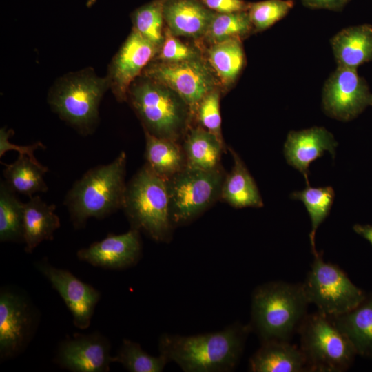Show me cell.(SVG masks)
<instances>
[{
	"label": "cell",
	"mask_w": 372,
	"mask_h": 372,
	"mask_svg": "<svg viewBox=\"0 0 372 372\" xmlns=\"http://www.w3.org/2000/svg\"><path fill=\"white\" fill-rule=\"evenodd\" d=\"M313 256L302 284L309 303L315 304L319 313L329 318L355 307L366 293L354 285L338 265L325 262L322 252Z\"/></svg>",
	"instance_id": "obj_9"
},
{
	"label": "cell",
	"mask_w": 372,
	"mask_h": 372,
	"mask_svg": "<svg viewBox=\"0 0 372 372\" xmlns=\"http://www.w3.org/2000/svg\"><path fill=\"white\" fill-rule=\"evenodd\" d=\"M131 228L156 242H168L172 234L167 180L146 164L126 185L123 207Z\"/></svg>",
	"instance_id": "obj_5"
},
{
	"label": "cell",
	"mask_w": 372,
	"mask_h": 372,
	"mask_svg": "<svg viewBox=\"0 0 372 372\" xmlns=\"http://www.w3.org/2000/svg\"><path fill=\"white\" fill-rule=\"evenodd\" d=\"M353 231L372 245V225L355 224Z\"/></svg>",
	"instance_id": "obj_39"
},
{
	"label": "cell",
	"mask_w": 372,
	"mask_h": 372,
	"mask_svg": "<svg viewBox=\"0 0 372 372\" xmlns=\"http://www.w3.org/2000/svg\"><path fill=\"white\" fill-rule=\"evenodd\" d=\"M371 105L372 106V100H371Z\"/></svg>",
	"instance_id": "obj_41"
},
{
	"label": "cell",
	"mask_w": 372,
	"mask_h": 372,
	"mask_svg": "<svg viewBox=\"0 0 372 372\" xmlns=\"http://www.w3.org/2000/svg\"><path fill=\"white\" fill-rule=\"evenodd\" d=\"M113 362L121 364L130 372H161L168 360L162 354L152 356L145 352L141 345L130 340L124 339Z\"/></svg>",
	"instance_id": "obj_31"
},
{
	"label": "cell",
	"mask_w": 372,
	"mask_h": 372,
	"mask_svg": "<svg viewBox=\"0 0 372 372\" xmlns=\"http://www.w3.org/2000/svg\"><path fill=\"white\" fill-rule=\"evenodd\" d=\"M322 106L329 117L349 121L371 105L372 94L357 69L338 66L324 83Z\"/></svg>",
	"instance_id": "obj_12"
},
{
	"label": "cell",
	"mask_w": 372,
	"mask_h": 372,
	"mask_svg": "<svg viewBox=\"0 0 372 372\" xmlns=\"http://www.w3.org/2000/svg\"><path fill=\"white\" fill-rule=\"evenodd\" d=\"M6 183L0 184V241L23 242V205Z\"/></svg>",
	"instance_id": "obj_29"
},
{
	"label": "cell",
	"mask_w": 372,
	"mask_h": 372,
	"mask_svg": "<svg viewBox=\"0 0 372 372\" xmlns=\"http://www.w3.org/2000/svg\"><path fill=\"white\" fill-rule=\"evenodd\" d=\"M207 61L220 83L229 87L237 80L245 64L242 40L231 38L211 44L207 50Z\"/></svg>",
	"instance_id": "obj_26"
},
{
	"label": "cell",
	"mask_w": 372,
	"mask_h": 372,
	"mask_svg": "<svg viewBox=\"0 0 372 372\" xmlns=\"http://www.w3.org/2000/svg\"><path fill=\"white\" fill-rule=\"evenodd\" d=\"M225 177L221 166L211 170L185 167L167 180L174 227L190 223L220 198Z\"/></svg>",
	"instance_id": "obj_8"
},
{
	"label": "cell",
	"mask_w": 372,
	"mask_h": 372,
	"mask_svg": "<svg viewBox=\"0 0 372 372\" xmlns=\"http://www.w3.org/2000/svg\"><path fill=\"white\" fill-rule=\"evenodd\" d=\"M3 176L7 185L14 192L32 196L37 192L48 189L44 180L47 167L26 155H19L12 164L5 165Z\"/></svg>",
	"instance_id": "obj_27"
},
{
	"label": "cell",
	"mask_w": 372,
	"mask_h": 372,
	"mask_svg": "<svg viewBox=\"0 0 372 372\" xmlns=\"http://www.w3.org/2000/svg\"><path fill=\"white\" fill-rule=\"evenodd\" d=\"M338 66L358 69L372 61V25L361 24L345 28L330 40Z\"/></svg>",
	"instance_id": "obj_20"
},
{
	"label": "cell",
	"mask_w": 372,
	"mask_h": 372,
	"mask_svg": "<svg viewBox=\"0 0 372 372\" xmlns=\"http://www.w3.org/2000/svg\"><path fill=\"white\" fill-rule=\"evenodd\" d=\"M54 205H48L39 196H31L23 205L24 250L30 254L43 241L52 240L60 227Z\"/></svg>",
	"instance_id": "obj_22"
},
{
	"label": "cell",
	"mask_w": 372,
	"mask_h": 372,
	"mask_svg": "<svg viewBox=\"0 0 372 372\" xmlns=\"http://www.w3.org/2000/svg\"><path fill=\"white\" fill-rule=\"evenodd\" d=\"M338 145L333 134L323 127L290 131L284 145V154L287 163L298 170L309 185L311 163L329 152L333 159Z\"/></svg>",
	"instance_id": "obj_17"
},
{
	"label": "cell",
	"mask_w": 372,
	"mask_h": 372,
	"mask_svg": "<svg viewBox=\"0 0 372 372\" xmlns=\"http://www.w3.org/2000/svg\"><path fill=\"white\" fill-rule=\"evenodd\" d=\"M164 1L154 0L139 7L131 15L133 29L160 48L164 40Z\"/></svg>",
	"instance_id": "obj_32"
},
{
	"label": "cell",
	"mask_w": 372,
	"mask_h": 372,
	"mask_svg": "<svg viewBox=\"0 0 372 372\" xmlns=\"http://www.w3.org/2000/svg\"><path fill=\"white\" fill-rule=\"evenodd\" d=\"M12 130H6L5 127L0 130V157L1 158L4 154L8 150H16L19 152V155H26L32 160L37 161L34 156V151L37 149H45L43 144L37 141L32 145L22 146L12 144L9 141L10 137L13 134Z\"/></svg>",
	"instance_id": "obj_36"
},
{
	"label": "cell",
	"mask_w": 372,
	"mask_h": 372,
	"mask_svg": "<svg viewBox=\"0 0 372 372\" xmlns=\"http://www.w3.org/2000/svg\"><path fill=\"white\" fill-rule=\"evenodd\" d=\"M298 332L309 371L342 372L357 355L349 338L324 315L307 314Z\"/></svg>",
	"instance_id": "obj_7"
},
{
	"label": "cell",
	"mask_w": 372,
	"mask_h": 372,
	"mask_svg": "<svg viewBox=\"0 0 372 372\" xmlns=\"http://www.w3.org/2000/svg\"><path fill=\"white\" fill-rule=\"evenodd\" d=\"M290 196L292 199L302 201L309 215L311 222L309 239L312 253L316 255L318 253L315 244L316 231L329 214L335 198V192L330 186L311 187L309 185L301 191L292 192Z\"/></svg>",
	"instance_id": "obj_28"
},
{
	"label": "cell",
	"mask_w": 372,
	"mask_h": 372,
	"mask_svg": "<svg viewBox=\"0 0 372 372\" xmlns=\"http://www.w3.org/2000/svg\"><path fill=\"white\" fill-rule=\"evenodd\" d=\"M293 0H265L249 3L248 14L254 31L268 29L284 18L292 9Z\"/></svg>",
	"instance_id": "obj_33"
},
{
	"label": "cell",
	"mask_w": 372,
	"mask_h": 372,
	"mask_svg": "<svg viewBox=\"0 0 372 372\" xmlns=\"http://www.w3.org/2000/svg\"><path fill=\"white\" fill-rule=\"evenodd\" d=\"M351 0H301L302 3L311 9H327L340 11Z\"/></svg>",
	"instance_id": "obj_38"
},
{
	"label": "cell",
	"mask_w": 372,
	"mask_h": 372,
	"mask_svg": "<svg viewBox=\"0 0 372 372\" xmlns=\"http://www.w3.org/2000/svg\"><path fill=\"white\" fill-rule=\"evenodd\" d=\"M143 75L157 81L177 93L189 106L194 115L201 99L220 87L213 70L202 57L177 62H150Z\"/></svg>",
	"instance_id": "obj_10"
},
{
	"label": "cell",
	"mask_w": 372,
	"mask_h": 372,
	"mask_svg": "<svg viewBox=\"0 0 372 372\" xmlns=\"http://www.w3.org/2000/svg\"><path fill=\"white\" fill-rule=\"evenodd\" d=\"M36 307L25 293L10 287L0 291V360L14 358L24 351L39 322Z\"/></svg>",
	"instance_id": "obj_11"
},
{
	"label": "cell",
	"mask_w": 372,
	"mask_h": 372,
	"mask_svg": "<svg viewBox=\"0 0 372 372\" xmlns=\"http://www.w3.org/2000/svg\"><path fill=\"white\" fill-rule=\"evenodd\" d=\"M208 8L217 13L247 11L249 3L244 0H200Z\"/></svg>",
	"instance_id": "obj_37"
},
{
	"label": "cell",
	"mask_w": 372,
	"mask_h": 372,
	"mask_svg": "<svg viewBox=\"0 0 372 372\" xmlns=\"http://www.w3.org/2000/svg\"><path fill=\"white\" fill-rule=\"evenodd\" d=\"M249 369L253 372L309 371L300 348L283 340H267L250 358Z\"/></svg>",
	"instance_id": "obj_19"
},
{
	"label": "cell",
	"mask_w": 372,
	"mask_h": 372,
	"mask_svg": "<svg viewBox=\"0 0 372 372\" xmlns=\"http://www.w3.org/2000/svg\"><path fill=\"white\" fill-rule=\"evenodd\" d=\"M202 57L200 52L179 40L167 28L164 31V40L156 56L157 61L177 62Z\"/></svg>",
	"instance_id": "obj_35"
},
{
	"label": "cell",
	"mask_w": 372,
	"mask_h": 372,
	"mask_svg": "<svg viewBox=\"0 0 372 372\" xmlns=\"http://www.w3.org/2000/svg\"><path fill=\"white\" fill-rule=\"evenodd\" d=\"M96 0H87L86 4L87 7L92 6Z\"/></svg>",
	"instance_id": "obj_40"
},
{
	"label": "cell",
	"mask_w": 372,
	"mask_h": 372,
	"mask_svg": "<svg viewBox=\"0 0 372 372\" xmlns=\"http://www.w3.org/2000/svg\"><path fill=\"white\" fill-rule=\"evenodd\" d=\"M35 265L64 301L72 316L74 326L80 329H87L101 298L100 291L70 271L52 265L45 258Z\"/></svg>",
	"instance_id": "obj_13"
},
{
	"label": "cell",
	"mask_w": 372,
	"mask_h": 372,
	"mask_svg": "<svg viewBox=\"0 0 372 372\" xmlns=\"http://www.w3.org/2000/svg\"><path fill=\"white\" fill-rule=\"evenodd\" d=\"M140 231L131 228L126 233L109 234L100 241L79 249L80 260L94 267L109 269H123L135 265L141 256Z\"/></svg>",
	"instance_id": "obj_16"
},
{
	"label": "cell",
	"mask_w": 372,
	"mask_h": 372,
	"mask_svg": "<svg viewBox=\"0 0 372 372\" xmlns=\"http://www.w3.org/2000/svg\"><path fill=\"white\" fill-rule=\"evenodd\" d=\"M146 165L169 180L186 166L185 156L178 141L155 136L145 131Z\"/></svg>",
	"instance_id": "obj_25"
},
{
	"label": "cell",
	"mask_w": 372,
	"mask_h": 372,
	"mask_svg": "<svg viewBox=\"0 0 372 372\" xmlns=\"http://www.w3.org/2000/svg\"><path fill=\"white\" fill-rule=\"evenodd\" d=\"M127 156L125 152L110 163L89 169L74 183L64 204L76 229H81L90 218H103L122 208Z\"/></svg>",
	"instance_id": "obj_2"
},
{
	"label": "cell",
	"mask_w": 372,
	"mask_h": 372,
	"mask_svg": "<svg viewBox=\"0 0 372 372\" xmlns=\"http://www.w3.org/2000/svg\"><path fill=\"white\" fill-rule=\"evenodd\" d=\"M107 337L98 331L75 333L59 345L54 362L72 372H108L113 356Z\"/></svg>",
	"instance_id": "obj_14"
},
{
	"label": "cell",
	"mask_w": 372,
	"mask_h": 372,
	"mask_svg": "<svg viewBox=\"0 0 372 372\" xmlns=\"http://www.w3.org/2000/svg\"><path fill=\"white\" fill-rule=\"evenodd\" d=\"M309 304L302 284L266 282L252 293L249 324L261 342L289 341L307 316Z\"/></svg>",
	"instance_id": "obj_3"
},
{
	"label": "cell",
	"mask_w": 372,
	"mask_h": 372,
	"mask_svg": "<svg viewBox=\"0 0 372 372\" xmlns=\"http://www.w3.org/2000/svg\"><path fill=\"white\" fill-rule=\"evenodd\" d=\"M229 151L234 165L229 174L225 175L220 198L237 209L263 207L256 183L243 161L234 149L229 148Z\"/></svg>",
	"instance_id": "obj_23"
},
{
	"label": "cell",
	"mask_w": 372,
	"mask_h": 372,
	"mask_svg": "<svg viewBox=\"0 0 372 372\" xmlns=\"http://www.w3.org/2000/svg\"><path fill=\"white\" fill-rule=\"evenodd\" d=\"M159 50L160 47L132 30L112 59L107 76L118 101L127 100L131 84L156 57Z\"/></svg>",
	"instance_id": "obj_15"
},
{
	"label": "cell",
	"mask_w": 372,
	"mask_h": 372,
	"mask_svg": "<svg viewBox=\"0 0 372 372\" xmlns=\"http://www.w3.org/2000/svg\"><path fill=\"white\" fill-rule=\"evenodd\" d=\"M108 87L107 77L83 70L59 79L50 92L48 102L63 120L81 134H89L97 124L99 104Z\"/></svg>",
	"instance_id": "obj_6"
},
{
	"label": "cell",
	"mask_w": 372,
	"mask_h": 372,
	"mask_svg": "<svg viewBox=\"0 0 372 372\" xmlns=\"http://www.w3.org/2000/svg\"><path fill=\"white\" fill-rule=\"evenodd\" d=\"M215 12L199 0H165L163 17L176 37H203Z\"/></svg>",
	"instance_id": "obj_18"
},
{
	"label": "cell",
	"mask_w": 372,
	"mask_h": 372,
	"mask_svg": "<svg viewBox=\"0 0 372 372\" xmlns=\"http://www.w3.org/2000/svg\"><path fill=\"white\" fill-rule=\"evenodd\" d=\"M127 99L144 131L175 141L185 136L193 116L187 103L164 84L142 75L131 84Z\"/></svg>",
	"instance_id": "obj_4"
},
{
	"label": "cell",
	"mask_w": 372,
	"mask_h": 372,
	"mask_svg": "<svg viewBox=\"0 0 372 372\" xmlns=\"http://www.w3.org/2000/svg\"><path fill=\"white\" fill-rule=\"evenodd\" d=\"M329 318L349 338L357 355L372 359V292L351 310Z\"/></svg>",
	"instance_id": "obj_21"
},
{
	"label": "cell",
	"mask_w": 372,
	"mask_h": 372,
	"mask_svg": "<svg viewBox=\"0 0 372 372\" xmlns=\"http://www.w3.org/2000/svg\"><path fill=\"white\" fill-rule=\"evenodd\" d=\"M253 32L247 11L215 12L203 37L211 45L231 38L242 40Z\"/></svg>",
	"instance_id": "obj_30"
},
{
	"label": "cell",
	"mask_w": 372,
	"mask_h": 372,
	"mask_svg": "<svg viewBox=\"0 0 372 372\" xmlns=\"http://www.w3.org/2000/svg\"><path fill=\"white\" fill-rule=\"evenodd\" d=\"M186 166L189 168L211 170L220 166L225 144L214 134L200 126L189 127L183 145Z\"/></svg>",
	"instance_id": "obj_24"
},
{
	"label": "cell",
	"mask_w": 372,
	"mask_h": 372,
	"mask_svg": "<svg viewBox=\"0 0 372 372\" xmlns=\"http://www.w3.org/2000/svg\"><path fill=\"white\" fill-rule=\"evenodd\" d=\"M220 99V87L210 91L198 103L194 115L196 116L199 126L212 133L224 143L221 132Z\"/></svg>",
	"instance_id": "obj_34"
},
{
	"label": "cell",
	"mask_w": 372,
	"mask_h": 372,
	"mask_svg": "<svg viewBox=\"0 0 372 372\" xmlns=\"http://www.w3.org/2000/svg\"><path fill=\"white\" fill-rule=\"evenodd\" d=\"M250 331L249 324L235 323L220 331L194 335L164 333L158 340V351L185 372L231 371Z\"/></svg>",
	"instance_id": "obj_1"
}]
</instances>
